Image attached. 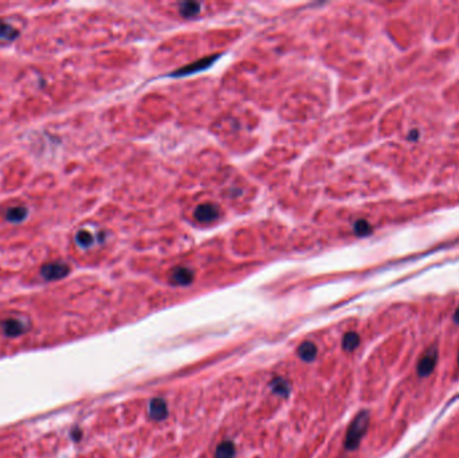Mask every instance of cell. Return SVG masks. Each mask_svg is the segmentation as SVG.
Here are the masks:
<instances>
[{
    "instance_id": "cell-16",
    "label": "cell",
    "mask_w": 459,
    "mask_h": 458,
    "mask_svg": "<svg viewBox=\"0 0 459 458\" xmlns=\"http://www.w3.org/2000/svg\"><path fill=\"white\" fill-rule=\"evenodd\" d=\"M355 233L356 236L359 237H365L368 236L369 233H371V224L367 222V220H357L355 223Z\"/></svg>"
},
{
    "instance_id": "cell-18",
    "label": "cell",
    "mask_w": 459,
    "mask_h": 458,
    "mask_svg": "<svg viewBox=\"0 0 459 458\" xmlns=\"http://www.w3.org/2000/svg\"><path fill=\"white\" fill-rule=\"evenodd\" d=\"M454 321L456 324H459V307L456 308V311H455L454 313Z\"/></svg>"
},
{
    "instance_id": "cell-8",
    "label": "cell",
    "mask_w": 459,
    "mask_h": 458,
    "mask_svg": "<svg viewBox=\"0 0 459 458\" xmlns=\"http://www.w3.org/2000/svg\"><path fill=\"white\" fill-rule=\"evenodd\" d=\"M298 356L305 362H312L317 356V348L312 341H304L298 347Z\"/></svg>"
},
{
    "instance_id": "cell-19",
    "label": "cell",
    "mask_w": 459,
    "mask_h": 458,
    "mask_svg": "<svg viewBox=\"0 0 459 458\" xmlns=\"http://www.w3.org/2000/svg\"><path fill=\"white\" fill-rule=\"evenodd\" d=\"M458 363H459V352H458Z\"/></svg>"
},
{
    "instance_id": "cell-2",
    "label": "cell",
    "mask_w": 459,
    "mask_h": 458,
    "mask_svg": "<svg viewBox=\"0 0 459 458\" xmlns=\"http://www.w3.org/2000/svg\"><path fill=\"white\" fill-rule=\"evenodd\" d=\"M70 273V268L63 262H50L41 268V274L46 281H58Z\"/></svg>"
},
{
    "instance_id": "cell-7",
    "label": "cell",
    "mask_w": 459,
    "mask_h": 458,
    "mask_svg": "<svg viewBox=\"0 0 459 458\" xmlns=\"http://www.w3.org/2000/svg\"><path fill=\"white\" fill-rule=\"evenodd\" d=\"M29 216V208L26 206L10 207L6 211V219L11 223H22Z\"/></svg>"
},
{
    "instance_id": "cell-1",
    "label": "cell",
    "mask_w": 459,
    "mask_h": 458,
    "mask_svg": "<svg viewBox=\"0 0 459 458\" xmlns=\"http://www.w3.org/2000/svg\"><path fill=\"white\" fill-rule=\"evenodd\" d=\"M368 426H369V414H368V411L359 412L355 419L352 420L351 426L347 431L344 445L348 450H356L359 447L360 442L367 433Z\"/></svg>"
},
{
    "instance_id": "cell-15",
    "label": "cell",
    "mask_w": 459,
    "mask_h": 458,
    "mask_svg": "<svg viewBox=\"0 0 459 458\" xmlns=\"http://www.w3.org/2000/svg\"><path fill=\"white\" fill-rule=\"evenodd\" d=\"M272 388L276 394L281 396H288L289 392H290L289 383L281 378H276L274 380H272Z\"/></svg>"
},
{
    "instance_id": "cell-10",
    "label": "cell",
    "mask_w": 459,
    "mask_h": 458,
    "mask_svg": "<svg viewBox=\"0 0 459 458\" xmlns=\"http://www.w3.org/2000/svg\"><path fill=\"white\" fill-rule=\"evenodd\" d=\"M235 457V446L233 442H221L216 447L215 458H234Z\"/></svg>"
},
{
    "instance_id": "cell-6",
    "label": "cell",
    "mask_w": 459,
    "mask_h": 458,
    "mask_svg": "<svg viewBox=\"0 0 459 458\" xmlns=\"http://www.w3.org/2000/svg\"><path fill=\"white\" fill-rule=\"evenodd\" d=\"M193 280V272L188 268H176L171 274V282L175 285H188Z\"/></svg>"
},
{
    "instance_id": "cell-3",
    "label": "cell",
    "mask_w": 459,
    "mask_h": 458,
    "mask_svg": "<svg viewBox=\"0 0 459 458\" xmlns=\"http://www.w3.org/2000/svg\"><path fill=\"white\" fill-rule=\"evenodd\" d=\"M436 363H438V351H436V348L432 347V348L427 349L426 352H424V355L420 357L419 363H417V375L422 376V378L428 376V375L434 371Z\"/></svg>"
},
{
    "instance_id": "cell-13",
    "label": "cell",
    "mask_w": 459,
    "mask_h": 458,
    "mask_svg": "<svg viewBox=\"0 0 459 458\" xmlns=\"http://www.w3.org/2000/svg\"><path fill=\"white\" fill-rule=\"evenodd\" d=\"M3 329H5V332L7 335L15 336V335H19V333L23 332V324L19 320L10 319L3 324Z\"/></svg>"
},
{
    "instance_id": "cell-17",
    "label": "cell",
    "mask_w": 459,
    "mask_h": 458,
    "mask_svg": "<svg viewBox=\"0 0 459 458\" xmlns=\"http://www.w3.org/2000/svg\"><path fill=\"white\" fill-rule=\"evenodd\" d=\"M417 137H419V133H417L416 130H413V132H411V135H409V140H412V141H415V140H416Z\"/></svg>"
},
{
    "instance_id": "cell-14",
    "label": "cell",
    "mask_w": 459,
    "mask_h": 458,
    "mask_svg": "<svg viewBox=\"0 0 459 458\" xmlns=\"http://www.w3.org/2000/svg\"><path fill=\"white\" fill-rule=\"evenodd\" d=\"M200 13V5L199 3H195V2H187V3H183V5H180V14L185 18H191L195 17L197 14Z\"/></svg>"
},
{
    "instance_id": "cell-5",
    "label": "cell",
    "mask_w": 459,
    "mask_h": 458,
    "mask_svg": "<svg viewBox=\"0 0 459 458\" xmlns=\"http://www.w3.org/2000/svg\"><path fill=\"white\" fill-rule=\"evenodd\" d=\"M168 415V407L165 400L161 398H155L149 403V416L155 420H163Z\"/></svg>"
},
{
    "instance_id": "cell-4",
    "label": "cell",
    "mask_w": 459,
    "mask_h": 458,
    "mask_svg": "<svg viewBox=\"0 0 459 458\" xmlns=\"http://www.w3.org/2000/svg\"><path fill=\"white\" fill-rule=\"evenodd\" d=\"M220 210L219 207L212 204V203H204L200 204L195 210V218L199 220L200 223H211L213 220H216L219 218Z\"/></svg>"
},
{
    "instance_id": "cell-11",
    "label": "cell",
    "mask_w": 459,
    "mask_h": 458,
    "mask_svg": "<svg viewBox=\"0 0 459 458\" xmlns=\"http://www.w3.org/2000/svg\"><path fill=\"white\" fill-rule=\"evenodd\" d=\"M94 241H96L94 236H93L89 230H85V228L84 230H80V232L77 233V236H75V242H77V245L84 249L90 248V246L94 244Z\"/></svg>"
},
{
    "instance_id": "cell-9",
    "label": "cell",
    "mask_w": 459,
    "mask_h": 458,
    "mask_svg": "<svg viewBox=\"0 0 459 458\" xmlns=\"http://www.w3.org/2000/svg\"><path fill=\"white\" fill-rule=\"evenodd\" d=\"M19 37V30H17L13 25L6 23L5 21H0V41H15Z\"/></svg>"
},
{
    "instance_id": "cell-12",
    "label": "cell",
    "mask_w": 459,
    "mask_h": 458,
    "mask_svg": "<svg viewBox=\"0 0 459 458\" xmlns=\"http://www.w3.org/2000/svg\"><path fill=\"white\" fill-rule=\"evenodd\" d=\"M360 344V337L359 335L356 332H348L344 335V339H342V348L348 351V352H352V351H355Z\"/></svg>"
}]
</instances>
